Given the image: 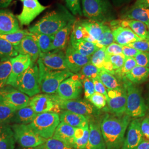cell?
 <instances>
[{
	"mask_svg": "<svg viewBox=\"0 0 149 149\" xmlns=\"http://www.w3.org/2000/svg\"><path fill=\"white\" fill-rule=\"evenodd\" d=\"M20 30L17 17L9 10L0 9V34L13 33Z\"/></svg>",
	"mask_w": 149,
	"mask_h": 149,
	"instance_id": "21",
	"label": "cell"
},
{
	"mask_svg": "<svg viewBox=\"0 0 149 149\" xmlns=\"http://www.w3.org/2000/svg\"><path fill=\"white\" fill-rule=\"evenodd\" d=\"M65 53L68 70L74 74H78L85 65L90 63V57L80 54L71 47L69 43Z\"/></svg>",
	"mask_w": 149,
	"mask_h": 149,
	"instance_id": "17",
	"label": "cell"
},
{
	"mask_svg": "<svg viewBox=\"0 0 149 149\" xmlns=\"http://www.w3.org/2000/svg\"><path fill=\"white\" fill-rule=\"evenodd\" d=\"M127 46L132 47L141 52H149V40H141L128 44Z\"/></svg>",
	"mask_w": 149,
	"mask_h": 149,
	"instance_id": "51",
	"label": "cell"
},
{
	"mask_svg": "<svg viewBox=\"0 0 149 149\" xmlns=\"http://www.w3.org/2000/svg\"><path fill=\"white\" fill-rule=\"evenodd\" d=\"M12 0H0V8H5L11 4Z\"/></svg>",
	"mask_w": 149,
	"mask_h": 149,
	"instance_id": "59",
	"label": "cell"
},
{
	"mask_svg": "<svg viewBox=\"0 0 149 149\" xmlns=\"http://www.w3.org/2000/svg\"><path fill=\"white\" fill-rule=\"evenodd\" d=\"M76 18L64 6L58 4L56 8L46 13L33 26L29 27L31 33H40L54 36L71 22L76 21Z\"/></svg>",
	"mask_w": 149,
	"mask_h": 149,
	"instance_id": "1",
	"label": "cell"
},
{
	"mask_svg": "<svg viewBox=\"0 0 149 149\" xmlns=\"http://www.w3.org/2000/svg\"><path fill=\"white\" fill-rule=\"evenodd\" d=\"M82 81L77 74L64 80L60 85L56 95L64 100L77 99L82 90Z\"/></svg>",
	"mask_w": 149,
	"mask_h": 149,
	"instance_id": "13",
	"label": "cell"
},
{
	"mask_svg": "<svg viewBox=\"0 0 149 149\" xmlns=\"http://www.w3.org/2000/svg\"><path fill=\"white\" fill-rule=\"evenodd\" d=\"M107 103L110 112L116 116L125 114L127 90L124 84L114 90L107 89Z\"/></svg>",
	"mask_w": 149,
	"mask_h": 149,
	"instance_id": "12",
	"label": "cell"
},
{
	"mask_svg": "<svg viewBox=\"0 0 149 149\" xmlns=\"http://www.w3.org/2000/svg\"><path fill=\"white\" fill-rule=\"evenodd\" d=\"M105 50L107 55L123 54L122 45L114 42L106 47Z\"/></svg>",
	"mask_w": 149,
	"mask_h": 149,
	"instance_id": "52",
	"label": "cell"
},
{
	"mask_svg": "<svg viewBox=\"0 0 149 149\" xmlns=\"http://www.w3.org/2000/svg\"><path fill=\"white\" fill-rule=\"evenodd\" d=\"M111 26L113 29L119 27H129L142 40H149V27L141 22L129 19L114 20L111 22Z\"/></svg>",
	"mask_w": 149,
	"mask_h": 149,
	"instance_id": "20",
	"label": "cell"
},
{
	"mask_svg": "<svg viewBox=\"0 0 149 149\" xmlns=\"http://www.w3.org/2000/svg\"><path fill=\"white\" fill-rule=\"evenodd\" d=\"M87 100L97 109H101L106 106V97L100 93L95 92Z\"/></svg>",
	"mask_w": 149,
	"mask_h": 149,
	"instance_id": "45",
	"label": "cell"
},
{
	"mask_svg": "<svg viewBox=\"0 0 149 149\" xmlns=\"http://www.w3.org/2000/svg\"><path fill=\"white\" fill-rule=\"evenodd\" d=\"M12 65L10 60H0V88L6 85L7 81L11 74Z\"/></svg>",
	"mask_w": 149,
	"mask_h": 149,
	"instance_id": "39",
	"label": "cell"
},
{
	"mask_svg": "<svg viewBox=\"0 0 149 149\" xmlns=\"http://www.w3.org/2000/svg\"><path fill=\"white\" fill-rule=\"evenodd\" d=\"M134 59L136 65L143 67L149 68V52H140Z\"/></svg>",
	"mask_w": 149,
	"mask_h": 149,
	"instance_id": "50",
	"label": "cell"
},
{
	"mask_svg": "<svg viewBox=\"0 0 149 149\" xmlns=\"http://www.w3.org/2000/svg\"><path fill=\"white\" fill-rule=\"evenodd\" d=\"M70 39L74 40H84L95 43L94 40L91 37L88 32L86 31L85 28L81 24L79 21H76L74 22Z\"/></svg>",
	"mask_w": 149,
	"mask_h": 149,
	"instance_id": "34",
	"label": "cell"
},
{
	"mask_svg": "<svg viewBox=\"0 0 149 149\" xmlns=\"http://www.w3.org/2000/svg\"><path fill=\"white\" fill-rule=\"evenodd\" d=\"M69 44L71 47L80 54L87 57H90L99 47L96 43L86 40H74L70 39Z\"/></svg>",
	"mask_w": 149,
	"mask_h": 149,
	"instance_id": "30",
	"label": "cell"
},
{
	"mask_svg": "<svg viewBox=\"0 0 149 149\" xmlns=\"http://www.w3.org/2000/svg\"><path fill=\"white\" fill-rule=\"evenodd\" d=\"M100 71L101 69L89 63L85 65L77 74L79 76L81 81L85 77L94 79L98 77Z\"/></svg>",
	"mask_w": 149,
	"mask_h": 149,
	"instance_id": "38",
	"label": "cell"
},
{
	"mask_svg": "<svg viewBox=\"0 0 149 149\" xmlns=\"http://www.w3.org/2000/svg\"><path fill=\"white\" fill-rule=\"evenodd\" d=\"M38 60L50 70H69L63 50L57 49L46 53H40Z\"/></svg>",
	"mask_w": 149,
	"mask_h": 149,
	"instance_id": "15",
	"label": "cell"
},
{
	"mask_svg": "<svg viewBox=\"0 0 149 149\" xmlns=\"http://www.w3.org/2000/svg\"><path fill=\"white\" fill-rule=\"evenodd\" d=\"M66 7L74 16H82L80 0H64Z\"/></svg>",
	"mask_w": 149,
	"mask_h": 149,
	"instance_id": "46",
	"label": "cell"
},
{
	"mask_svg": "<svg viewBox=\"0 0 149 149\" xmlns=\"http://www.w3.org/2000/svg\"><path fill=\"white\" fill-rule=\"evenodd\" d=\"M11 128L15 141L22 148H35L46 141L47 139L39 136L29 124H14L11 125Z\"/></svg>",
	"mask_w": 149,
	"mask_h": 149,
	"instance_id": "8",
	"label": "cell"
},
{
	"mask_svg": "<svg viewBox=\"0 0 149 149\" xmlns=\"http://www.w3.org/2000/svg\"><path fill=\"white\" fill-rule=\"evenodd\" d=\"M106 47L99 48L90 56V63L100 69H102L107 59Z\"/></svg>",
	"mask_w": 149,
	"mask_h": 149,
	"instance_id": "40",
	"label": "cell"
},
{
	"mask_svg": "<svg viewBox=\"0 0 149 149\" xmlns=\"http://www.w3.org/2000/svg\"><path fill=\"white\" fill-rule=\"evenodd\" d=\"M107 57L108 60L112 63L114 69L116 70L119 69L124 64L125 57L123 54L120 55H107Z\"/></svg>",
	"mask_w": 149,
	"mask_h": 149,
	"instance_id": "48",
	"label": "cell"
},
{
	"mask_svg": "<svg viewBox=\"0 0 149 149\" xmlns=\"http://www.w3.org/2000/svg\"><path fill=\"white\" fill-rule=\"evenodd\" d=\"M137 1L149 8V0H137Z\"/></svg>",
	"mask_w": 149,
	"mask_h": 149,
	"instance_id": "60",
	"label": "cell"
},
{
	"mask_svg": "<svg viewBox=\"0 0 149 149\" xmlns=\"http://www.w3.org/2000/svg\"><path fill=\"white\" fill-rule=\"evenodd\" d=\"M149 77V68L136 65L126 75L127 79L133 84H140L147 80Z\"/></svg>",
	"mask_w": 149,
	"mask_h": 149,
	"instance_id": "32",
	"label": "cell"
},
{
	"mask_svg": "<svg viewBox=\"0 0 149 149\" xmlns=\"http://www.w3.org/2000/svg\"><path fill=\"white\" fill-rule=\"evenodd\" d=\"M85 149H106L100 123L92 117L89 119V137Z\"/></svg>",
	"mask_w": 149,
	"mask_h": 149,
	"instance_id": "19",
	"label": "cell"
},
{
	"mask_svg": "<svg viewBox=\"0 0 149 149\" xmlns=\"http://www.w3.org/2000/svg\"><path fill=\"white\" fill-rule=\"evenodd\" d=\"M123 19L135 20L141 22L148 27L149 22V8L136 1L130 8L122 16Z\"/></svg>",
	"mask_w": 149,
	"mask_h": 149,
	"instance_id": "23",
	"label": "cell"
},
{
	"mask_svg": "<svg viewBox=\"0 0 149 149\" xmlns=\"http://www.w3.org/2000/svg\"><path fill=\"white\" fill-rule=\"evenodd\" d=\"M29 97L10 85L0 88V103L17 111L28 106Z\"/></svg>",
	"mask_w": 149,
	"mask_h": 149,
	"instance_id": "9",
	"label": "cell"
},
{
	"mask_svg": "<svg viewBox=\"0 0 149 149\" xmlns=\"http://www.w3.org/2000/svg\"><path fill=\"white\" fill-rule=\"evenodd\" d=\"M28 106L38 114L45 112H53L59 114L61 113L55 94H38L29 99Z\"/></svg>",
	"mask_w": 149,
	"mask_h": 149,
	"instance_id": "11",
	"label": "cell"
},
{
	"mask_svg": "<svg viewBox=\"0 0 149 149\" xmlns=\"http://www.w3.org/2000/svg\"><path fill=\"white\" fill-rule=\"evenodd\" d=\"M37 115L31 107L28 106L15 111L12 123L29 124L33 122Z\"/></svg>",
	"mask_w": 149,
	"mask_h": 149,
	"instance_id": "29",
	"label": "cell"
},
{
	"mask_svg": "<svg viewBox=\"0 0 149 149\" xmlns=\"http://www.w3.org/2000/svg\"><path fill=\"white\" fill-rule=\"evenodd\" d=\"M148 27H149V23H148Z\"/></svg>",
	"mask_w": 149,
	"mask_h": 149,
	"instance_id": "62",
	"label": "cell"
},
{
	"mask_svg": "<svg viewBox=\"0 0 149 149\" xmlns=\"http://www.w3.org/2000/svg\"><path fill=\"white\" fill-rule=\"evenodd\" d=\"M135 149H149V140L143 139Z\"/></svg>",
	"mask_w": 149,
	"mask_h": 149,
	"instance_id": "58",
	"label": "cell"
},
{
	"mask_svg": "<svg viewBox=\"0 0 149 149\" xmlns=\"http://www.w3.org/2000/svg\"><path fill=\"white\" fill-rule=\"evenodd\" d=\"M60 123L59 114L45 112L38 114L29 125L39 136L48 139L53 137Z\"/></svg>",
	"mask_w": 149,
	"mask_h": 149,
	"instance_id": "7",
	"label": "cell"
},
{
	"mask_svg": "<svg viewBox=\"0 0 149 149\" xmlns=\"http://www.w3.org/2000/svg\"><path fill=\"white\" fill-rule=\"evenodd\" d=\"M18 53L29 55L32 59V63H36L41 53L37 44L31 34L24 38L20 43L15 46Z\"/></svg>",
	"mask_w": 149,
	"mask_h": 149,
	"instance_id": "22",
	"label": "cell"
},
{
	"mask_svg": "<svg viewBox=\"0 0 149 149\" xmlns=\"http://www.w3.org/2000/svg\"><path fill=\"white\" fill-rule=\"evenodd\" d=\"M114 39L111 29L106 25L104 29L101 37L96 42L97 45L100 48L107 47L112 43H114Z\"/></svg>",
	"mask_w": 149,
	"mask_h": 149,
	"instance_id": "41",
	"label": "cell"
},
{
	"mask_svg": "<svg viewBox=\"0 0 149 149\" xmlns=\"http://www.w3.org/2000/svg\"><path fill=\"white\" fill-rule=\"evenodd\" d=\"M15 110L0 103V124L12 123Z\"/></svg>",
	"mask_w": 149,
	"mask_h": 149,
	"instance_id": "43",
	"label": "cell"
},
{
	"mask_svg": "<svg viewBox=\"0 0 149 149\" xmlns=\"http://www.w3.org/2000/svg\"><path fill=\"white\" fill-rule=\"evenodd\" d=\"M84 135V127L75 128L74 133V140L80 139L81 138H82Z\"/></svg>",
	"mask_w": 149,
	"mask_h": 149,
	"instance_id": "57",
	"label": "cell"
},
{
	"mask_svg": "<svg viewBox=\"0 0 149 149\" xmlns=\"http://www.w3.org/2000/svg\"><path fill=\"white\" fill-rule=\"evenodd\" d=\"M39 81L41 92L52 95L56 93L60 85L74 74L69 70H50L45 68L38 60Z\"/></svg>",
	"mask_w": 149,
	"mask_h": 149,
	"instance_id": "3",
	"label": "cell"
},
{
	"mask_svg": "<svg viewBox=\"0 0 149 149\" xmlns=\"http://www.w3.org/2000/svg\"><path fill=\"white\" fill-rule=\"evenodd\" d=\"M98 78L107 89L114 90L122 86L116 77L103 70L101 69Z\"/></svg>",
	"mask_w": 149,
	"mask_h": 149,
	"instance_id": "36",
	"label": "cell"
},
{
	"mask_svg": "<svg viewBox=\"0 0 149 149\" xmlns=\"http://www.w3.org/2000/svg\"><path fill=\"white\" fill-rule=\"evenodd\" d=\"M140 127L143 136L149 140V117L145 118L141 122Z\"/></svg>",
	"mask_w": 149,
	"mask_h": 149,
	"instance_id": "55",
	"label": "cell"
},
{
	"mask_svg": "<svg viewBox=\"0 0 149 149\" xmlns=\"http://www.w3.org/2000/svg\"><path fill=\"white\" fill-rule=\"evenodd\" d=\"M74 22L70 23L54 34L51 51L57 49L64 50L66 48L69 43L70 35Z\"/></svg>",
	"mask_w": 149,
	"mask_h": 149,
	"instance_id": "24",
	"label": "cell"
},
{
	"mask_svg": "<svg viewBox=\"0 0 149 149\" xmlns=\"http://www.w3.org/2000/svg\"><path fill=\"white\" fill-rule=\"evenodd\" d=\"M56 100L61 109L87 117H91L96 114L97 109L90 102L85 100H64L56 94Z\"/></svg>",
	"mask_w": 149,
	"mask_h": 149,
	"instance_id": "10",
	"label": "cell"
},
{
	"mask_svg": "<svg viewBox=\"0 0 149 149\" xmlns=\"http://www.w3.org/2000/svg\"><path fill=\"white\" fill-rule=\"evenodd\" d=\"M17 149H45L44 148V144L42 145H40V146H38L37 147H35V148H18Z\"/></svg>",
	"mask_w": 149,
	"mask_h": 149,
	"instance_id": "61",
	"label": "cell"
},
{
	"mask_svg": "<svg viewBox=\"0 0 149 149\" xmlns=\"http://www.w3.org/2000/svg\"><path fill=\"white\" fill-rule=\"evenodd\" d=\"M141 122L135 119L129 124L127 134L120 149H135L143 140L141 130Z\"/></svg>",
	"mask_w": 149,
	"mask_h": 149,
	"instance_id": "18",
	"label": "cell"
},
{
	"mask_svg": "<svg viewBox=\"0 0 149 149\" xmlns=\"http://www.w3.org/2000/svg\"><path fill=\"white\" fill-rule=\"evenodd\" d=\"M75 128L63 122H60L56 128L52 138L59 140L74 148Z\"/></svg>",
	"mask_w": 149,
	"mask_h": 149,
	"instance_id": "26",
	"label": "cell"
},
{
	"mask_svg": "<svg viewBox=\"0 0 149 149\" xmlns=\"http://www.w3.org/2000/svg\"><path fill=\"white\" fill-rule=\"evenodd\" d=\"M54 36L40 33H31V36L36 42L41 53H46L51 51Z\"/></svg>",
	"mask_w": 149,
	"mask_h": 149,
	"instance_id": "33",
	"label": "cell"
},
{
	"mask_svg": "<svg viewBox=\"0 0 149 149\" xmlns=\"http://www.w3.org/2000/svg\"><path fill=\"white\" fill-rule=\"evenodd\" d=\"M89 137V124L84 127V135L80 139L74 140V149H85Z\"/></svg>",
	"mask_w": 149,
	"mask_h": 149,
	"instance_id": "47",
	"label": "cell"
},
{
	"mask_svg": "<svg viewBox=\"0 0 149 149\" xmlns=\"http://www.w3.org/2000/svg\"><path fill=\"white\" fill-rule=\"evenodd\" d=\"M82 15L88 19L104 23L113 18L108 0H81Z\"/></svg>",
	"mask_w": 149,
	"mask_h": 149,
	"instance_id": "4",
	"label": "cell"
},
{
	"mask_svg": "<svg viewBox=\"0 0 149 149\" xmlns=\"http://www.w3.org/2000/svg\"><path fill=\"white\" fill-rule=\"evenodd\" d=\"M60 121L67 124L74 128H83L89 124L91 117L77 114L74 113L65 111L59 114Z\"/></svg>",
	"mask_w": 149,
	"mask_h": 149,
	"instance_id": "27",
	"label": "cell"
},
{
	"mask_svg": "<svg viewBox=\"0 0 149 149\" xmlns=\"http://www.w3.org/2000/svg\"><path fill=\"white\" fill-rule=\"evenodd\" d=\"M31 34V33L28 31L20 29L19 31L13 33L0 34V38L5 39L15 47L20 43L24 38Z\"/></svg>",
	"mask_w": 149,
	"mask_h": 149,
	"instance_id": "37",
	"label": "cell"
},
{
	"mask_svg": "<svg viewBox=\"0 0 149 149\" xmlns=\"http://www.w3.org/2000/svg\"><path fill=\"white\" fill-rule=\"evenodd\" d=\"M20 1H22V2H23V0H20Z\"/></svg>",
	"mask_w": 149,
	"mask_h": 149,
	"instance_id": "63",
	"label": "cell"
},
{
	"mask_svg": "<svg viewBox=\"0 0 149 149\" xmlns=\"http://www.w3.org/2000/svg\"><path fill=\"white\" fill-rule=\"evenodd\" d=\"M18 55L15 46L5 39L0 38V60L6 61Z\"/></svg>",
	"mask_w": 149,
	"mask_h": 149,
	"instance_id": "35",
	"label": "cell"
},
{
	"mask_svg": "<svg viewBox=\"0 0 149 149\" xmlns=\"http://www.w3.org/2000/svg\"><path fill=\"white\" fill-rule=\"evenodd\" d=\"M10 60L12 65V69L6 85L14 87L17 78L32 64V59L29 55L18 54Z\"/></svg>",
	"mask_w": 149,
	"mask_h": 149,
	"instance_id": "16",
	"label": "cell"
},
{
	"mask_svg": "<svg viewBox=\"0 0 149 149\" xmlns=\"http://www.w3.org/2000/svg\"><path fill=\"white\" fill-rule=\"evenodd\" d=\"M13 87L30 97L41 92L37 63H32L29 67L17 78Z\"/></svg>",
	"mask_w": 149,
	"mask_h": 149,
	"instance_id": "5",
	"label": "cell"
},
{
	"mask_svg": "<svg viewBox=\"0 0 149 149\" xmlns=\"http://www.w3.org/2000/svg\"><path fill=\"white\" fill-rule=\"evenodd\" d=\"M136 65V63L134 58H125L124 64L121 68L116 70L115 74H116L119 78L124 80L126 75Z\"/></svg>",
	"mask_w": 149,
	"mask_h": 149,
	"instance_id": "42",
	"label": "cell"
},
{
	"mask_svg": "<svg viewBox=\"0 0 149 149\" xmlns=\"http://www.w3.org/2000/svg\"><path fill=\"white\" fill-rule=\"evenodd\" d=\"M123 54L125 58H135L140 52L138 50L127 45L122 46Z\"/></svg>",
	"mask_w": 149,
	"mask_h": 149,
	"instance_id": "54",
	"label": "cell"
},
{
	"mask_svg": "<svg viewBox=\"0 0 149 149\" xmlns=\"http://www.w3.org/2000/svg\"><path fill=\"white\" fill-rule=\"evenodd\" d=\"M102 69L106 71L107 72H108L111 74H113V75L115 74V70L114 69L112 63L107 59V57L106 61L103 64V68Z\"/></svg>",
	"mask_w": 149,
	"mask_h": 149,
	"instance_id": "56",
	"label": "cell"
},
{
	"mask_svg": "<svg viewBox=\"0 0 149 149\" xmlns=\"http://www.w3.org/2000/svg\"><path fill=\"white\" fill-rule=\"evenodd\" d=\"M21 13L17 16L21 26H29L48 6H43L39 0H23Z\"/></svg>",
	"mask_w": 149,
	"mask_h": 149,
	"instance_id": "14",
	"label": "cell"
},
{
	"mask_svg": "<svg viewBox=\"0 0 149 149\" xmlns=\"http://www.w3.org/2000/svg\"><path fill=\"white\" fill-rule=\"evenodd\" d=\"M93 82L95 92L100 93L106 97V100L108 99V94H107V89L104 85L102 83L99 78L97 77L94 79H92Z\"/></svg>",
	"mask_w": 149,
	"mask_h": 149,
	"instance_id": "53",
	"label": "cell"
},
{
	"mask_svg": "<svg viewBox=\"0 0 149 149\" xmlns=\"http://www.w3.org/2000/svg\"><path fill=\"white\" fill-rule=\"evenodd\" d=\"M44 146L45 149H75L69 145L53 138L47 139Z\"/></svg>",
	"mask_w": 149,
	"mask_h": 149,
	"instance_id": "44",
	"label": "cell"
},
{
	"mask_svg": "<svg viewBox=\"0 0 149 149\" xmlns=\"http://www.w3.org/2000/svg\"><path fill=\"white\" fill-rule=\"evenodd\" d=\"M127 90L125 114L130 118L138 119L143 117L147 111L144 99L138 88L127 79H124Z\"/></svg>",
	"mask_w": 149,
	"mask_h": 149,
	"instance_id": "6",
	"label": "cell"
},
{
	"mask_svg": "<svg viewBox=\"0 0 149 149\" xmlns=\"http://www.w3.org/2000/svg\"><path fill=\"white\" fill-rule=\"evenodd\" d=\"M131 118L127 114H106L100 123V127L106 149H120Z\"/></svg>",
	"mask_w": 149,
	"mask_h": 149,
	"instance_id": "2",
	"label": "cell"
},
{
	"mask_svg": "<svg viewBox=\"0 0 149 149\" xmlns=\"http://www.w3.org/2000/svg\"><path fill=\"white\" fill-rule=\"evenodd\" d=\"M112 32L114 42L122 46L128 45L130 43L142 40L129 27H117L113 29Z\"/></svg>",
	"mask_w": 149,
	"mask_h": 149,
	"instance_id": "25",
	"label": "cell"
},
{
	"mask_svg": "<svg viewBox=\"0 0 149 149\" xmlns=\"http://www.w3.org/2000/svg\"><path fill=\"white\" fill-rule=\"evenodd\" d=\"M81 81H82L83 83L85 98V99L87 100L95 92L93 82L92 79L87 77L82 79Z\"/></svg>",
	"mask_w": 149,
	"mask_h": 149,
	"instance_id": "49",
	"label": "cell"
},
{
	"mask_svg": "<svg viewBox=\"0 0 149 149\" xmlns=\"http://www.w3.org/2000/svg\"><path fill=\"white\" fill-rule=\"evenodd\" d=\"M81 24L85 28L91 37L96 43L97 40L101 37L103 32L106 24L104 23L94 21L90 19H84L79 21Z\"/></svg>",
	"mask_w": 149,
	"mask_h": 149,
	"instance_id": "31",
	"label": "cell"
},
{
	"mask_svg": "<svg viewBox=\"0 0 149 149\" xmlns=\"http://www.w3.org/2000/svg\"><path fill=\"white\" fill-rule=\"evenodd\" d=\"M15 143L11 125L0 124V149H15Z\"/></svg>",
	"mask_w": 149,
	"mask_h": 149,
	"instance_id": "28",
	"label": "cell"
}]
</instances>
